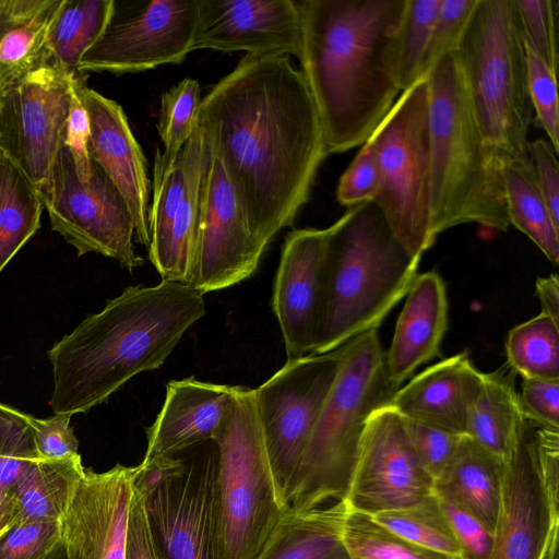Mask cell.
Masks as SVG:
<instances>
[{"mask_svg":"<svg viewBox=\"0 0 559 559\" xmlns=\"http://www.w3.org/2000/svg\"><path fill=\"white\" fill-rule=\"evenodd\" d=\"M197 124L265 250L308 202L329 155L307 83L289 56L245 55L201 98Z\"/></svg>","mask_w":559,"mask_h":559,"instance_id":"6da1fadb","label":"cell"},{"mask_svg":"<svg viewBox=\"0 0 559 559\" xmlns=\"http://www.w3.org/2000/svg\"><path fill=\"white\" fill-rule=\"evenodd\" d=\"M407 0L296 1L298 60L319 112L329 154L364 144L401 92L390 45Z\"/></svg>","mask_w":559,"mask_h":559,"instance_id":"7a4b0ae2","label":"cell"},{"mask_svg":"<svg viewBox=\"0 0 559 559\" xmlns=\"http://www.w3.org/2000/svg\"><path fill=\"white\" fill-rule=\"evenodd\" d=\"M205 312L204 295L180 283L124 288L48 350L53 415L86 413L158 369Z\"/></svg>","mask_w":559,"mask_h":559,"instance_id":"3957f363","label":"cell"},{"mask_svg":"<svg viewBox=\"0 0 559 559\" xmlns=\"http://www.w3.org/2000/svg\"><path fill=\"white\" fill-rule=\"evenodd\" d=\"M330 227L311 354L331 352L378 329L406 296L421 259L400 243L373 202L347 209Z\"/></svg>","mask_w":559,"mask_h":559,"instance_id":"277c9868","label":"cell"},{"mask_svg":"<svg viewBox=\"0 0 559 559\" xmlns=\"http://www.w3.org/2000/svg\"><path fill=\"white\" fill-rule=\"evenodd\" d=\"M429 124V231L468 223L510 226L500 169L489 158L456 51L426 75Z\"/></svg>","mask_w":559,"mask_h":559,"instance_id":"5b68a950","label":"cell"},{"mask_svg":"<svg viewBox=\"0 0 559 559\" xmlns=\"http://www.w3.org/2000/svg\"><path fill=\"white\" fill-rule=\"evenodd\" d=\"M342 366L287 492L293 510H310L345 500L368 417L388 405L400 389L385 367L378 329L344 344Z\"/></svg>","mask_w":559,"mask_h":559,"instance_id":"8992f818","label":"cell"},{"mask_svg":"<svg viewBox=\"0 0 559 559\" xmlns=\"http://www.w3.org/2000/svg\"><path fill=\"white\" fill-rule=\"evenodd\" d=\"M456 56L490 160L526 158L534 111L514 0H478Z\"/></svg>","mask_w":559,"mask_h":559,"instance_id":"52a82bcc","label":"cell"},{"mask_svg":"<svg viewBox=\"0 0 559 559\" xmlns=\"http://www.w3.org/2000/svg\"><path fill=\"white\" fill-rule=\"evenodd\" d=\"M213 442L214 559H255L289 506L273 474L253 389L237 386Z\"/></svg>","mask_w":559,"mask_h":559,"instance_id":"ba28073f","label":"cell"},{"mask_svg":"<svg viewBox=\"0 0 559 559\" xmlns=\"http://www.w3.org/2000/svg\"><path fill=\"white\" fill-rule=\"evenodd\" d=\"M426 76L402 92L368 139L380 171L373 199L400 243L421 258L429 231V124Z\"/></svg>","mask_w":559,"mask_h":559,"instance_id":"9c48e42d","label":"cell"},{"mask_svg":"<svg viewBox=\"0 0 559 559\" xmlns=\"http://www.w3.org/2000/svg\"><path fill=\"white\" fill-rule=\"evenodd\" d=\"M38 192L51 229L60 234L79 257L98 253L116 260L130 272L143 265L144 259L135 252L134 224L129 209L97 164L93 162L91 177L81 180L62 144Z\"/></svg>","mask_w":559,"mask_h":559,"instance_id":"30bf717a","label":"cell"},{"mask_svg":"<svg viewBox=\"0 0 559 559\" xmlns=\"http://www.w3.org/2000/svg\"><path fill=\"white\" fill-rule=\"evenodd\" d=\"M344 352L342 345L328 353L287 360L253 389L270 463L286 503L290 480L336 380Z\"/></svg>","mask_w":559,"mask_h":559,"instance_id":"8fae6325","label":"cell"},{"mask_svg":"<svg viewBox=\"0 0 559 559\" xmlns=\"http://www.w3.org/2000/svg\"><path fill=\"white\" fill-rule=\"evenodd\" d=\"M198 17V0H151L133 9L115 1L110 22L81 59L79 73L120 75L179 64L192 51Z\"/></svg>","mask_w":559,"mask_h":559,"instance_id":"7c38bea8","label":"cell"},{"mask_svg":"<svg viewBox=\"0 0 559 559\" xmlns=\"http://www.w3.org/2000/svg\"><path fill=\"white\" fill-rule=\"evenodd\" d=\"M139 467L150 524L166 559H214L216 457L190 465L170 457Z\"/></svg>","mask_w":559,"mask_h":559,"instance_id":"4fadbf2b","label":"cell"},{"mask_svg":"<svg viewBox=\"0 0 559 559\" xmlns=\"http://www.w3.org/2000/svg\"><path fill=\"white\" fill-rule=\"evenodd\" d=\"M71 80L49 61L0 94V151L37 189L63 144Z\"/></svg>","mask_w":559,"mask_h":559,"instance_id":"5bb4252c","label":"cell"},{"mask_svg":"<svg viewBox=\"0 0 559 559\" xmlns=\"http://www.w3.org/2000/svg\"><path fill=\"white\" fill-rule=\"evenodd\" d=\"M433 479L421 465L392 406L367 419L345 503L350 511L374 515L424 501L433 495Z\"/></svg>","mask_w":559,"mask_h":559,"instance_id":"9a60e30c","label":"cell"},{"mask_svg":"<svg viewBox=\"0 0 559 559\" xmlns=\"http://www.w3.org/2000/svg\"><path fill=\"white\" fill-rule=\"evenodd\" d=\"M263 252L221 162L210 152L201 191L197 266L189 287L204 295L236 285L257 271Z\"/></svg>","mask_w":559,"mask_h":559,"instance_id":"2e32d148","label":"cell"},{"mask_svg":"<svg viewBox=\"0 0 559 559\" xmlns=\"http://www.w3.org/2000/svg\"><path fill=\"white\" fill-rule=\"evenodd\" d=\"M140 467L117 464L85 469L61 519V540L70 559H126L128 527Z\"/></svg>","mask_w":559,"mask_h":559,"instance_id":"e0dca14e","label":"cell"},{"mask_svg":"<svg viewBox=\"0 0 559 559\" xmlns=\"http://www.w3.org/2000/svg\"><path fill=\"white\" fill-rule=\"evenodd\" d=\"M558 526L559 515L550 509L538 473L534 424L524 418L504 466L490 559H543Z\"/></svg>","mask_w":559,"mask_h":559,"instance_id":"ac0fdd59","label":"cell"},{"mask_svg":"<svg viewBox=\"0 0 559 559\" xmlns=\"http://www.w3.org/2000/svg\"><path fill=\"white\" fill-rule=\"evenodd\" d=\"M192 51H246L255 56H296L301 25L292 0H198Z\"/></svg>","mask_w":559,"mask_h":559,"instance_id":"d6986e66","label":"cell"},{"mask_svg":"<svg viewBox=\"0 0 559 559\" xmlns=\"http://www.w3.org/2000/svg\"><path fill=\"white\" fill-rule=\"evenodd\" d=\"M331 227L294 229L282 246L272 308L287 360L312 353L321 314L325 251Z\"/></svg>","mask_w":559,"mask_h":559,"instance_id":"ffe728a7","label":"cell"},{"mask_svg":"<svg viewBox=\"0 0 559 559\" xmlns=\"http://www.w3.org/2000/svg\"><path fill=\"white\" fill-rule=\"evenodd\" d=\"M90 118L88 154L122 195L134 224V240L148 248L150 179L147 163L122 107L72 80Z\"/></svg>","mask_w":559,"mask_h":559,"instance_id":"44dd1931","label":"cell"},{"mask_svg":"<svg viewBox=\"0 0 559 559\" xmlns=\"http://www.w3.org/2000/svg\"><path fill=\"white\" fill-rule=\"evenodd\" d=\"M237 386L193 377L171 380L155 421L145 429L147 448L140 465L148 466L194 444L213 441L230 408Z\"/></svg>","mask_w":559,"mask_h":559,"instance_id":"7402d4cb","label":"cell"},{"mask_svg":"<svg viewBox=\"0 0 559 559\" xmlns=\"http://www.w3.org/2000/svg\"><path fill=\"white\" fill-rule=\"evenodd\" d=\"M481 384L483 372L467 352H461L418 373L388 405L404 417L465 436L468 412Z\"/></svg>","mask_w":559,"mask_h":559,"instance_id":"603a6c76","label":"cell"},{"mask_svg":"<svg viewBox=\"0 0 559 559\" xmlns=\"http://www.w3.org/2000/svg\"><path fill=\"white\" fill-rule=\"evenodd\" d=\"M448 321L449 305L442 277L435 271L417 274L385 352L386 372L393 384L401 388L419 366L440 355Z\"/></svg>","mask_w":559,"mask_h":559,"instance_id":"cb8c5ba5","label":"cell"},{"mask_svg":"<svg viewBox=\"0 0 559 559\" xmlns=\"http://www.w3.org/2000/svg\"><path fill=\"white\" fill-rule=\"evenodd\" d=\"M504 464L464 436L433 478V495L495 531L501 499Z\"/></svg>","mask_w":559,"mask_h":559,"instance_id":"d4e9b609","label":"cell"},{"mask_svg":"<svg viewBox=\"0 0 559 559\" xmlns=\"http://www.w3.org/2000/svg\"><path fill=\"white\" fill-rule=\"evenodd\" d=\"M64 0H0V94L50 61L48 38Z\"/></svg>","mask_w":559,"mask_h":559,"instance_id":"484cf974","label":"cell"},{"mask_svg":"<svg viewBox=\"0 0 559 559\" xmlns=\"http://www.w3.org/2000/svg\"><path fill=\"white\" fill-rule=\"evenodd\" d=\"M186 168L183 197L174 217L167 243L153 266L163 281L190 286L198 259V231L203 177L210 150L202 131L195 124L181 150Z\"/></svg>","mask_w":559,"mask_h":559,"instance_id":"4316f807","label":"cell"},{"mask_svg":"<svg viewBox=\"0 0 559 559\" xmlns=\"http://www.w3.org/2000/svg\"><path fill=\"white\" fill-rule=\"evenodd\" d=\"M344 500L310 510L288 509L255 559H349Z\"/></svg>","mask_w":559,"mask_h":559,"instance_id":"83f0119b","label":"cell"},{"mask_svg":"<svg viewBox=\"0 0 559 559\" xmlns=\"http://www.w3.org/2000/svg\"><path fill=\"white\" fill-rule=\"evenodd\" d=\"M523 415L514 372L506 367L483 373V384L466 420L465 436L507 464L516 447Z\"/></svg>","mask_w":559,"mask_h":559,"instance_id":"f1b7e54d","label":"cell"},{"mask_svg":"<svg viewBox=\"0 0 559 559\" xmlns=\"http://www.w3.org/2000/svg\"><path fill=\"white\" fill-rule=\"evenodd\" d=\"M84 474L79 453L59 460H38L11 490L17 522H60Z\"/></svg>","mask_w":559,"mask_h":559,"instance_id":"f546056e","label":"cell"},{"mask_svg":"<svg viewBox=\"0 0 559 559\" xmlns=\"http://www.w3.org/2000/svg\"><path fill=\"white\" fill-rule=\"evenodd\" d=\"M500 175L509 224L526 235L555 266L559 262V227L537 186L528 157L503 162Z\"/></svg>","mask_w":559,"mask_h":559,"instance_id":"4dcf8cb0","label":"cell"},{"mask_svg":"<svg viewBox=\"0 0 559 559\" xmlns=\"http://www.w3.org/2000/svg\"><path fill=\"white\" fill-rule=\"evenodd\" d=\"M115 10V0H64L48 38L50 61L73 80L85 52L99 39Z\"/></svg>","mask_w":559,"mask_h":559,"instance_id":"1f68e13d","label":"cell"},{"mask_svg":"<svg viewBox=\"0 0 559 559\" xmlns=\"http://www.w3.org/2000/svg\"><path fill=\"white\" fill-rule=\"evenodd\" d=\"M43 210L38 189L0 151V273L38 230Z\"/></svg>","mask_w":559,"mask_h":559,"instance_id":"d6a6232c","label":"cell"},{"mask_svg":"<svg viewBox=\"0 0 559 559\" xmlns=\"http://www.w3.org/2000/svg\"><path fill=\"white\" fill-rule=\"evenodd\" d=\"M442 0H407L390 45L393 78L404 92L424 79V62Z\"/></svg>","mask_w":559,"mask_h":559,"instance_id":"836d02e7","label":"cell"},{"mask_svg":"<svg viewBox=\"0 0 559 559\" xmlns=\"http://www.w3.org/2000/svg\"><path fill=\"white\" fill-rule=\"evenodd\" d=\"M506 353L508 366L522 379L559 380V323L539 313L515 325Z\"/></svg>","mask_w":559,"mask_h":559,"instance_id":"e575fe53","label":"cell"},{"mask_svg":"<svg viewBox=\"0 0 559 559\" xmlns=\"http://www.w3.org/2000/svg\"><path fill=\"white\" fill-rule=\"evenodd\" d=\"M200 103L199 82L189 78L162 96L157 129L164 148L156 151L153 179L163 177L177 163L197 124Z\"/></svg>","mask_w":559,"mask_h":559,"instance_id":"d590c367","label":"cell"},{"mask_svg":"<svg viewBox=\"0 0 559 559\" xmlns=\"http://www.w3.org/2000/svg\"><path fill=\"white\" fill-rule=\"evenodd\" d=\"M397 536L424 548L461 558L460 547L438 498L371 515Z\"/></svg>","mask_w":559,"mask_h":559,"instance_id":"8d00e7d4","label":"cell"},{"mask_svg":"<svg viewBox=\"0 0 559 559\" xmlns=\"http://www.w3.org/2000/svg\"><path fill=\"white\" fill-rule=\"evenodd\" d=\"M343 539L349 559H461L415 545L371 515L350 510L344 521Z\"/></svg>","mask_w":559,"mask_h":559,"instance_id":"74e56055","label":"cell"},{"mask_svg":"<svg viewBox=\"0 0 559 559\" xmlns=\"http://www.w3.org/2000/svg\"><path fill=\"white\" fill-rule=\"evenodd\" d=\"M40 457L27 414L0 403V484L11 492Z\"/></svg>","mask_w":559,"mask_h":559,"instance_id":"f35d334b","label":"cell"},{"mask_svg":"<svg viewBox=\"0 0 559 559\" xmlns=\"http://www.w3.org/2000/svg\"><path fill=\"white\" fill-rule=\"evenodd\" d=\"M527 84L534 111L538 122L559 153V105L557 72L552 70L532 48L525 44Z\"/></svg>","mask_w":559,"mask_h":559,"instance_id":"ab89813d","label":"cell"},{"mask_svg":"<svg viewBox=\"0 0 559 559\" xmlns=\"http://www.w3.org/2000/svg\"><path fill=\"white\" fill-rule=\"evenodd\" d=\"M525 44L558 70L556 0H514Z\"/></svg>","mask_w":559,"mask_h":559,"instance_id":"60d3db41","label":"cell"},{"mask_svg":"<svg viewBox=\"0 0 559 559\" xmlns=\"http://www.w3.org/2000/svg\"><path fill=\"white\" fill-rule=\"evenodd\" d=\"M478 0H442L424 62V76L443 56L457 50Z\"/></svg>","mask_w":559,"mask_h":559,"instance_id":"b9f144b4","label":"cell"},{"mask_svg":"<svg viewBox=\"0 0 559 559\" xmlns=\"http://www.w3.org/2000/svg\"><path fill=\"white\" fill-rule=\"evenodd\" d=\"M60 540L59 522L19 521L0 535V559H45Z\"/></svg>","mask_w":559,"mask_h":559,"instance_id":"7bdbcfd3","label":"cell"},{"mask_svg":"<svg viewBox=\"0 0 559 559\" xmlns=\"http://www.w3.org/2000/svg\"><path fill=\"white\" fill-rule=\"evenodd\" d=\"M402 417L416 455L433 479L447 464L464 436L438 426Z\"/></svg>","mask_w":559,"mask_h":559,"instance_id":"ee69618b","label":"cell"},{"mask_svg":"<svg viewBox=\"0 0 559 559\" xmlns=\"http://www.w3.org/2000/svg\"><path fill=\"white\" fill-rule=\"evenodd\" d=\"M379 185L380 171L376 152L370 140H367L340 178L336 199L341 205L348 209L372 202Z\"/></svg>","mask_w":559,"mask_h":559,"instance_id":"f6af8a7d","label":"cell"},{"mask_svg":"<svg viewBox=\"0 0 559 559\" xmlns=\"http://www.w3.org/2000/svg\"><path fill=\"white\" fill-rule=\"evenodd\" d=\"M438 500L460 547L461 559H490L493 532L464 510Z\"/></svg>","mask_w":559,"mask_h":559,"instance_id":"bcb514c9","label":"cell"},{"mask_svg":"<svg viewBox=\"0 0 559 559\" xmlns=\"http://www.w3.org/2000/svg\"><path fill=\"white\" fill-rule=\"evenodd\" d=\"M70 415L38 419L27 414L36 452L41 460H59L78 454L79 440L70 426Z\"/></svg>","mask_w":559,"mask_h":559,"instance_id":"7dc6e473","label":"cell"},{"mask_svg":"<svg viewBox=\"0 0 559 559\" xmlns=\"http://www.w3.org/2000/svg\"><path fill=\"white\" fill-rule=\"evenodd\" d=\"M518 397L524 418L559 429V380L523 379Z\"/></svg>","mask_w":559,"mask_h":559,"instance_id":"c3c4849f","label":"cell"},{"mask_svg":"<svg viewBox=\"0 0 559 559\" xmlns=\"http://www.w3.org/2000/svg\"><path fill=\"white\" fill-rule=\"evenodd\" d=\"M71 102L64 128L63 145L68 148L78 176L87 180L92 175V159L88 154L91 124L88 114L71 80Z\"/></svg>","mask_w":559,"mask_h":559,"instance_id":"681fc988","label":"cell"},{"mask_svg":"<svg viewBox=\"0 0 559 559\" xmlns=\"http://www.w3.org/2000/svg\"><path fill=\"white\" fill-rule=\"evenodd\" d=\"M557 155L558 153L549 140L537 139L527 144V157L537 186L555 225L559 227V164Z\"/></svg>","mask_w":559,"mask_h":559,"instance_id":"f907efd6","label":"cell"},{"mask_svg":"<svg viewBox=\"0 0 559 559\" xmlns=\"http://www.w3.org/2000/svg\"><path fill=\"white\" fill-rule=\"evenodd\" d=\"M126 559H166L150 524L139 475L130 509Z\"/></svg>","mask_w":559,"mask_h":559,"instance_id":"816d5d0a","label":"cell"},{"mask_svg":"<svg viewBox=\"0 0 559 559\" xmlns=\"http://www.w3.org/2000/svg\"><path fill=\"white\" fill-rule=\"evenodd\" d=\"M533 424L540 481L551 511L559 515V429Z\"/></svg>","mask_w":559,"mask_h":559,"instance_id":"f5cc1de1","label":"cell"},{"mask_svg":"<svg viewBox=\"0 0 559 559\" xmlns=\"http://www.w3.org/2000/svg\"><path fill=\"white\" fill-rule=\"evenodd\" d=\"M536 296L542 306L540 313L559 323V278L557 274L538 277L535 283Z\"/></svg>","mask_w":559,"mask_h":559,"instance_id":"db71d44e","label":"cell"},{"mask_svg":"<svg viewBox=\"0 0 559 559\" xmlns=\"http://www.w3.org/2000/svg\"><path fill=\"white\" fill-rule=\"evenodd\" d=\"M16 522L17 511L13 497L0 484V535Z\"/></svg>","mask_w":559,"mask_h":559,"instance_id":"11a10c76","label":"cell"},{"mask_svg":"<svg viewBox=\"0 0 559 559\" xmlns=\"http://www.w3.org/2000/svg\"><path fill=\"white\" fill-rule=\"evenodd\" d=\"M558 533L559 526L551 532L543 559H558Z\"/></svg>","mask_w":559,"mask_h":559,"instance_id":"9f6ffc18","label":"cell"},{"mask_svg":"<svg viewBox=\"0 0 559 559\" xmlns=\"http://www.w3.org/2000/svg\"><path fill=\"white\" fill-rule=\"evenodd\" d=\"M45 559H70L62 540L52 548Z\"/></svg>","mask_w":559,"mask_h":559,"instance_id":"6f0895ef","label":"cell"}]
</instances>
